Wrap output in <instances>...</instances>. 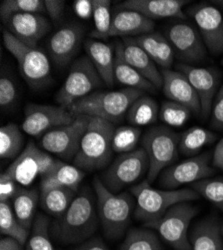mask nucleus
Here are the masks:
<instances>
[{"instance_id":"nucleus-1","label":"nucleus","mask_w":223,"mask_h":250,"mask_svg":"<svg viewBox=\"0 0 223 250\" xmlns=\"http://www.w3.org/2000/svg\"><path fill=\"white\" fill-rule=\"evenodd\" d=\"M99 217L91 191L84 187L77 192L68 209L50 223V235L60 244L83 243L95 233Z\"/></svg>"},{"instance_id":"nucleus-2","label":"nucleus","mask_w":223,"mask_h":250,"mask_svg":"<svg viewBox=\"0 0 223 250\" xmlns=\"http://www.w3.org/2000/svg\"><path fill=\"white\" fill-rule=\"evenodd\" d=\"M93 188L97 199V213L105 236L117 239L122 236L131 222L136 201L129 193H113L99 177H94Z\"/></svg>"},{"instance_id":"nucleus-3","label":"nucleus","mask_w":223,"mask_h":250,"mask_svg":"<svg viewBox=\"0 0 223 250\" xmlns=\"http://www.w3.org/2000/svg\"><path fill=\"white\" fill-rule=\"evenodd\" d=\"M143 94V91L128 87L113 91L95 90L74 102L68 110L75 115L98 117L114 124L123 120L131 104Z\"/></svg>"},{"instance_id":"nucleus-4","label":"nucleus","mask_w":223,"mask_h":250,"mask_svg":"<svg viewBox=\"0 0 223 250\" xmlns=\"http://www.w3.org/2000/svg\"><path fill=\"white\" fill-rule=\"evenodd\" d=\"M114 131L113 123L98 117H90L79 151L73 159L76 167L89 172L106 167L113 154Z\"/></svg>"},{"instance_id":"nucleus-5","label":"nucleus","mask_w":223,"mask_h":250,"mask_svg":"<svg viewBox=\"0 0 223 250\" xmlns=\"http://www.w3.org/2000/svg\"><path fill=\"white\" fill-rule=\"evenodd\" d=\"M130 191L136 201L134 217L143 224L160 219L177 203L190 202L200 197L192 188L155 189L147 180L132 186Z\"/></svg>"},{"instance_id":"nucleus-6","label":"nucleus","mask_w":223,"mask_h":250,"mask_svg":"<svg viewBox=\"0 0 223 250\" xmlns=\"http://www.w3.org/2000/svg\"><path fill=\"white\" fill-rule=\"evenodd\" d=\"M3 43L17 60L19 71L31 89L40 90L50 84L52 82L50 60L41 49L24 44L5 29H3Z\"/></svg>"},{"instance_id":"nucleus-7","label":"nucleus","mask_w":223,"mask_h":250,"mask_svg":"<svg viewBox=\"0 0 223 250\" xmlns=\"http://www.w3.org/2000/svg\"><path fill=\"white\" fill-rule=\"evenodd\" d=\"M179 140L180 134L165 126H154L144 133L141 144L149 159L146 178L149 183L178 159Z\"/></svg>"},{"instance_id":"nucleus-8","label":"nucleus","mask_w":223,"mask_h":250,"mask_svg":"<svg viewBox=\"0 0 223 250\" xmlns=\"http://www.w3.org/2000/svg\"><path fill=\"white\" fill-rule=\"evenodd\" d=\"M197 213L198 208L190 202H180L170 207L160 219L144 223L143 227L155 229L174 250H192L188 228Z\"/></svg>"},{"instance_id":"nucleus-9","label":"nucleus","mask_w":223,"mask_h":250,"mask_svg":"<svg viewBox=\"0 0 223 250\" xmlns=\"http://www.w3.org/2000/svg\"><path fill=\"white\" fill-rule=\"evenodd\" d=\"M102 79L88 56L80 57L71 65L64 83L56 93L55 99L60 106L68 109L74 102L94 92L95 89L102 85Z\"/></svg>"},{"instance_id":"nucleus-10","label":"nucleus","mask_w":223,"mask_h":250,"mask_svg":"<svg viewBox=\"0 0 223 250\" xmlns=\"http://www.w3.org/2000/svg\"><path fill=\"white\" fill-rule=\"evenodd\" d=\"M149 170V159L143 147L120 154L101 176L107 188L117 193L142 178Z\"/></svg>"},{"instance_id":"nucleus-11","label":"nucleus","mask_w":223,"mask_h":250,"mask_svg":"<svg viewBox=\"0 0 223 250\" xmlns=\"http://www.w3.org/2000/svg\"><path fill=\"white\" fill-rule=\"evenodd\" d=\"M90 116L78 114L73 122L56 127L45 133L40 140L43 150L61 157L74 159L79 151L80 143L88 127Z\"/></svg>"},{"instance_id":"nucleus-12","label":"nucleus","mask_w":223,"mask_h":250,"mask_svg":"<svg viewBox=\"0 0 223 250\" xmlns=\"http://www.w3.org/2000/svg\"><path fill=\"white\" fill-rule=\"evenodd\" d=\"M57 161L46 151L38 148L33 141H29L4 172L20 186L27 187L38 176L43 177Z\"/></svg>"},{"instance_id":"nucleus-13","label":"nucleus","mask_w":223,"mask_h":250,"mask_svg":"<svg viewBox=\"0 0 223 250\" xmlns=\"http://www.w3.org/2000/svg\"><path fill=\"white\" fill-rule=\"evenodd\" d=\"M210 159V153L205 152L169 166L159 175L160 186L165 190H175L180 186L208 178L215 172L209 166Z\"/></svg>"},{"instance_id":"nucleus-14","label":"nucleus","mask_w":223,"mask_h":250,"mask_svg":"<svg viewBox=\"0 0 223 250\" xmlns=\"http://www.w3.org/2000/svg\"><path fill=\"white\" fill-rule=\"evenodd\" d=\"M75 118V114L60 105L29 103L25 109L21 129L33 137H39L56 127L73 122Z\"/></svg>"},{"instance_id":"nucleus-15","label":"nucleus","mask_w":223,"mask_h":250,"mask_svg":"<svg viewBox=\"0 0 223 250\" xmlns=\"http://www.w3.org/2000/svg\"><path fill=\"white\" fill-rule=\"evenodd\" d=\"M165 37L171 44L176 57L184 64L196 63L207 55V48L196 27L186 22L170 24Z\"/></svg>"},{"instance_id":"nucleus-16","label":"nucleus","mask_w":223,"mask_h":250,"mask_svg":"<svg viewBox=\"0 0 223 250\" xmlns=\"http://www.w3.org/2000/svg\"><path fill=\"white\" fill-rule=\"evenodd\" d=\"M207 50L213 55L223 53V16L218 8L209 3L194 4L187 9Z\"/></svg>"},{"instance_id":"nucleus-17","label":"nucleus","mask_w":223,"mask_h":250,"mask_svg":"<svg viewBox=\"0 0 223 250\" xmlns=\"http://www.w3.org/2000/svg\"><path fill=\"white\" fill-rule=\"evenodd\" d=\"M83 37L84 28L78 23H67L60 27L48 39L47 51L50 60L59 68L67 66L77 55Z\"/></svg>"},{"instance_id":"nucleus-18","label":"nucleus","mask_w":223,"mask_h":250,"mask_svg":"<svg viewBox=\"0 0 223 250\" xmlns=\"http://www.w3.org/2000/svg\"><path fill=\"white\" fill-rule=\"evenodd\" d=\"M4 29L16 39L30 47H37V43L50 30L49 20L39 13L13 14L2 21Z\"/></svg>"},{"instance_id":"nucleus-19","label":"nucleus","mask_w":223,"mask_h":250,"mask_svg":"<svg viewBox=\"0 0 223 250\" xmlns=\"http://www.w3.org/2000/svg\"><path fill=\"white\" fill-rule=\"evenodd\" d=\"M176 70L183 73L187 77L193 89L197 93L201 104V116H208L211 112L216 92H218L219 75L216 70L213 68L196 67L184 63L177 64Z\"/></svg>"},{"instance_id":"nucleus-20","label":"nucleus","mask_w":223,"mask_h":250,"mask_svg":"<svg viewBox=\"0 0 223 250\" xmlns=\"http://www.w3.org/2000/svg\"><path fill=\"white\" fill-rule=\"evenodd\" d=\"M162 78H163V90L164 95L170 101L182 104L191 110V112L200 114L201 104L199 97L187 77L178 70L162 69Z\"/></svg>"},{"instance_id":"nucleus-21","label":"nucleus","mask_w":223,"mask_h":250,"mask_svg":"<svg viewBox=\"0 0 223 250\" xmlns=\"http://www.w3.org/2000/svg\"><path fill=\"white\" fill-rule=\"evenodd\" d=\"M188 0H126L117 7L137 11L151 20L165 18L185 19L183 7Z\"/></svg>"},{"instance_id":"nucleus-22","label":"nucleus","mask_w":223,"mask_h":250,"mask_svg":"<svg viewBox=\"0 0 223 250\" xmlns=\"http://www.w3.org/2000/svg\"><path fill=\"white\" fill-rule=\"evenodd\" d=\"M154 26L153 20L141 13L131 9L116 7L112 14L110 36L135 38L153 32Z\"/></svg>"},{"instance_id":"nucleus-23","label":"nucleus","mask_w":223,"mask_h":250,"mask_svg":"<svg viewBox=\"0 0 223 250\" xmlns=\"http://www.w3.org/2000/svg\"><path fill=\"white\" fill-rule=\"evenodd\" d=\"M122 44L124 58L128 63L152 83L156 89L162 88L163 78L150 56L135 42L133 38H122Z\"/></svg>"},{"instance_id":"nucleus-24","label":"nucleus","mask_w":223,"mask_h":250,"mask_svg":"<svg viewBox=\"0 0 223 250\" xmlns=\"http://www.w3.org/2000/svg\"><path fill=\"white\" fill-rule=\"evenodd\" d=\"M84 48L88 58L96 68L103 83L112 86L114 83L115 48L103 41L88 38L84 41Z\"/></svg>"},{"instance_id":"nucleus-25","label":"nucleus","mask_w":223,"mask_h":250,"mask_svg":"<svg viewBox=\"0 0 223 250\" xmlns=\"http://www.w3.org/2000/svg\"><path fill=\"white\" fill-rule=\"evenodd\" d=\"M156 65L162 69H170L174 62V50L165 36L159 32H150L133 38Z\"/></svg>"},{"instance_id":"nucleus-26","label":"nucleus","mask_w":223,"mask_h":250,"mask_svg":"<svg viewBox=\"0 0 223 250\" xmlns=\"http://www.w3.org/2000/svg\"><path fill=\"white\" fill-rule=\"evenodd\" d=\"M114 78L120 84L128 88L139 89L143 92H155L156 88L152 83L137 72L124 58L122 41H117L115 44Z\"/></svg>"},{"instance_id":"nucleus-27","label":"nucleus","mask_w":223,"mask_h":250,"mask_svg":"<svg viewBox=\"0 0 223 250\" xmlns=\"http://www.w3.org/2000/svg\"><path fill=\"white\" fill-rule=\"evenodd\" d=\"M221 226L214 217L201 220L190 232L192 250H223Z\"/></svg>"},{"instance_id":"nucleus-28","label":"nucleus","mask_w":223,"mask_h":250,"mask_svg":"<svg viewBox=\"0 0 223 250\" xmlns=\"http://www.w3.org/2000/svg\"><path fill=\"white\" fill-rule=\"evenodd\" d=\"M85 172L75 165H69L62 161H57L53 167L41 177L40 188L50 186H61L78 191L79 185L83 180Z\"/></svg>"},{"instance_id":"nucleus-29","label":"nucleus","mask_w":223,"mask_h":250,"mask_svg":"<svg viewBox=\"0 0 223 250\" xmlns=\"http://www.w3.org/2000/svg\"><path fill=\"white\" fill-rule=\"evenodd\" d=\"M78 191L61 186L40 188V204L43 210L55 218L61 216L71 205Z\"/></svg>"},{"instance_id":"nucleus-30","label":"nucleus","mask_w":223,"mask_h":250,"mask_svg":"<svg viewBox=\"0 0 223 250\" xmlns=\"http://www.w3.org/2000/svg\"><path fill=\"white\" fill-rule=\"evenodd\" d=\"M10 201L17 219L30 231L35 219L38 201H40V193L36 188H25L20 186Z\"/></svg>"},{"instance_id":"nucleus-31","label":"nucleus","mask_w":223,"mask_h":250,"mask_svg":"<svg viewBox=\"0 0 223 250\" xmlns=\"http://www.w3.org/2000/svg\"><path fill=\"white\" fill-rule=\"evenodd\" d=\"M159 109L157 102L152 97L143 94L131 104L126 113V119L133 126H146L156 122Z\"/></svg>"},{"instance_id":"nucleus-32","label":"nucleus","mask_w":223,"mask_h":250,"mask_svg":"<svg viewBox=\"0 0 223 250\" xmlns=\"http://www.w3.org/2000/svg\"><path fill=\"white\" fill-rule=\"evenodd\" d=\"M216 136L210 130L199 126H193L180 135L178 144L179 153L187 157H193L205 145L212 143Z\"/></svg>"},{"instance_id":"nucleus-33","label":"nucleus","mask_w":223,"mask_h":250,"mask_svg":"<svg viewBox=\"0 0 223 250\" xmlns=\"http://www.w3.org/2000/svg\"><path fill=\"white\" fill-rule=\"evenodd\" d=\"M0 232L2 235L17 240L23 246L29 238V230L17 219L11 201H0Z\"/></svg>"},{"instance_id":"nucleus-34","label":"nucleus","mask_w":223,"mask_h":250,"mask_svg":"<svg viewBox=\"0 0 223 250\" xmlns=\"http://www.w3.org/2000/svg\"><path fill=\"white\" fill-rule=\"evenodd\" d=\"M24 136L15 123H8L0 128V157L15 159L23 151Z\"/></svg>"},{"instance_id":"nucleus-35","label":"nucleus","mask_w":223,"mask_h":250,"mask_svg":"<svg viewBox=\"0 0 223 250\" xmlns=\"http://www.w3.org/2000/svg\"><path fill=\"white\" fill-rule=\"evenodd\" d=\"M119 250H164L158 236L150 228H132Z\"/></svg>"},{"instance_id":"nucleus-36","label":"nucleus","mask_w":223,"mask_h":250,"mask_svg":"<svg viewBox=\"0 0 223 250\" xmlns=\"http://www.w3.org/2000/svg\"><path fill=\"white\" fill-rule=\"evenodd\" d=\"M49 228V219L43 214H38L34 219L24 250H56L50 239Z\"/></svg>"},{"instance_id":"nucleus-37","label":"nucleus","mask_w":223,"mask_h":250,"mask_svg":"<svg viewBox=\"0 0 223 250\" xmlns=\"http://www.w3.org/2000/svg\"><path fill=\"white\" fill-rule=\"evenodd\" d=\"M93 4V21L94 30L91 32V36L99 39H107L110 37L112 14L109 0H92Z\"/></svg>"},{"instance_id":"nucleus-38","label":"nucleus","mask_w":223,"mask_h":250,"mask_svg":"<svg viewBox=\"0 0 223 250\" xmlns=\"http://www.w3.org/2000/svg\"><path fill=\"white\" fill-rule=\"evenodd\" d=\"M141 134V129L133 125H123L115 128L112 139L113 152L122 154L135 150Z\"/></svg>"},{"instance_id":"nucleus-39","label":"nucleus","mask_w":223,"mask_h":250,"mask_svg":"<svg viewBox=\"0 0 223 250\" xmlns=\"http://www.w3.org/2000/svg\"><path fill=\"white\" fill-rule=\"evenodd\" d=\"M199 196L204 197L223 211V177L204 178L191 184Z\"/></svg>"},{"instance_id":"nucleus-40","label":"nucleus","mask_w":223,"mask_h":250,"mask_svg":"<svg viewBox=\"0 0 223 250\" xmlns=\"http://www.w3.org/2000/svg\"><path fill=\"white\" fill-rule=\"evenodd\" d=\"M191 110L174 101H164L159 109V119L173 127H181L191 117Z\"/></svg>"},{"instance_id":"nucleus-41","label":"nucleus","mask_w":223,"mask_h":250,"mask_svg":"<svg viewBox=\"0 0 223 250\" xmlns=\"http://www.w3.org/2000/svg\"><path fill=\"white\" fill-rule=\"evenodd\" d=\"M45 12L44 1L41 0H4L0 4V16L2 21L13 14Z\"/></svg>"},{"instance_id":"nucleus-42","label":"nucleus","mask_w":223,"mask_h":250,"mask_svg":"<svg viewBox=\"0 0 223 250\" xmlns=\"http://www.w3.org/2000/svg\"><path fill=\"white\" fill-rule=\"evenodd\" d=\"M17 99V90L13 80L1 75L0 78V106L4 109L10 108Z\"/></svg>"},{"instance_id":"nucleus-43","label":"nucleus","mask_w":223,"mask_h":250,"mask_svg":"<svg viewBox=\"0 0 223 250\" xmlns=\"http://www.w3.org/2000/svg\"><path fill=\"white\" fill-rule=\"evenodd\" d=\"M211 126L223 130V84L218 90L211 107Z\"/></svg>"},{"instance_id":"nucleus-44","label":"nucleus","mask_w":223,"mask_h":250,"mask_svg":"<svg viewBox=\"0 0 223 250\" xmlns=\"http://www.w3.org/2000/svg\"><path fill=\"white\" fill-rule=\"evenodd\" d=\"M20 185L5 172L0 176V201H10L17 193Z\"/></svg>"},{"instance_id":"nucleus-45","label":"nucleus","mask_w":223,"mask_h":250,"mask_svg":"<svg viewBox=\"0 0 223 250\" xmlns=\"http://www.w3.org/2000/svg\"><path fill=\"white\" fill-rule=\"evenodd\" d=\"M44 7L45 12L51 20L57 22L61 19L64 13L65 1H62V0H44Z\"/></svg>"},{"instance_id":"nucleus-46","label":"nucleus","mask_w":223,"mask_h":250,"mask_svg":"<svg viewBox=\"0 0 223 250\" xmlns=\"http://www.w3.org/2000/svg\"><path fill=\"white\" fill-rule=\"evenodd\" d=\"M75 14L81 19H89L93 16L92 0H75L73 3Z\"/></svg>"},{"instance_id":"nucleus-47","label":"nucleus","mask_w":223,"mask_h":250,"mask_svg":"<svg viewBox=\"0 0 223 250\" xmlns=\"http://www.w3.org/2000/svg\"><path fill=\"white\" fill-rule=\"evenodd\" d=\"M74 250H110L99 237H93L81 243Z\"/></svg>"},{"instance_id":"nucleus-48","label":"nucleus","mask_w":223,"mask_h":250,"mask_svg":"<svg viewBox=\"0 0 223 250\" xmlns=\"http://www.w3.org/2000/svg\"><path fill=\"white\" fill-rule=\"evenodd\" d=\"M0 250H24L23 245L11 237H3L0 241Z\"/></svg>"},{"instance_id":"nucleus-49","label":"nucleus","mask_w":223,"mask_h":250,"mask_svg":"<svg viewBox=\"0 0 223 250\" xmlns=\"http://www.w3.org/2000/svg\"><path fill=\"white\" fill-rule=\"evenodd\" d=\"M213 165L215 167L223 170V137L217 143L213 152Z\"/></svg>"},{"instance_id":"nucleus-50","label":"nucleus","mask_w":223,"mask_h":250,"mask_svg":"<svg viewBox=\"0 0 223 250\" xmlns=\"http://www.w3.org/2000/svg\"><path fill=\"white\" fill-rule=\"evenodd\" d=\"M221 234H222V237H223V225L221 226Z\"/></svg>"},{"instance_id":"nucleus-51","label":"nucleus","mask_w":223,"mask_h":250,"mask_svg":"<svg viewBox=\"0 0 223 250\" xmlns=\"http://www.w3.org/2000/svg\"><path fill=\"white\" fill-rule=\"evenodd\" d=\"M221 64L223 65V58H222V61H221Z\"/></svg>"}]
</instances>
